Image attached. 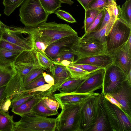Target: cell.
Instances as JSON below:
<instances>
[{"label": "cell", "mask_w": 131, "mask_h": 131, "mask_svg": "<svg viewBox=\"0 0 131 131\" xmlns=\"http://www.w3.org/2000/svg\"><path fill=\"white\" fill-rule=\"evenodd\" d=\"M80 38L77 35L60 39L48 46L44 52L49 58L53 61L59 53L65 50L71 49Z\"/></svg>", "instance_id": "obj_15"}, {"label": "cell", "mask_w": 131, "mask_h": 131, "mask_svg": "<svg viewBox=\"0 0 131 131\" xmlns=\"http://www.w3.org/2000/svg\"><path fill=\"white\" fill-rule=\"evenodd\" d=\"M44 70L40 67H35L32 69L23 79V86L29 83L42 74Z\"/></svg>", "instance_id": "obj_36"}, {"label": "cell", "mask_w": 131, "mask_h": 131, "mask_svg": "<svg viewBox=\"0 0 131 131\" xmlns=\"http://www.w3.org/2000/svg\"><path fill=\"white\" fill-rule=\"evenodd\" d=\"M20 52L0 48V66L13 64L16 59Z\"/></svg>", "instance_id": "obj_25"}, {"label": "cell", "mask_w": 131, "mask_h": 131, "mask_svg": "<svg viewBox=\"0 0 131 131\" xmlns=\"http://www.w3.org/2000/svg\"><path fill=\"white\" fill-rule=\"evenodd\" d=\"M11 100L10 98H6L0 107V109L3 111L8 112L11 105Z\"/></svg>", "instance_id": "obj_44"}, {"label": "cell", "mask_w": 131, "mask_h": 131, "mask_svg": "<svg viewBox=\"0 0 131 131\" xmlns=\"http://www.w3.org/2000/svg\"><path fill=\"white\" fill-rule=\"evenodd\" d=\"M16 73L13 64L0 66V88L6 86Z\"/></svg>", "instance_id": "obj_22"}, {"label": "cell", "mask_w": 131, "mask_h": 131, "mask_svg": "<svg viewBox=\"0 0 131 131\" xmlns=\"http://www.w3.org/2000/svg\"><path fill=\"white\" fill-rule=\"evenodd\" d=\"M0 48L10 51L19 52L26 51L17 45L2 39L0 41Z\"/></svg>", "instance_id": "obj_39"}, {"label": "cell", "mask_w": 131, "mask_h": 131, "mask_svg": "<svg viewBox=\"0 0 131 131\" xmlns=\"http://www.w3.org/2000/svg\"><path fill=\"white\" fill-rule=\"evenodd\" d=\"M1 39L22 48L31 50L35 48L34 28L9 26L1 23Z\"/></svg>", "instance_id": "obj_2"}, {"label": "cell", "mask_w": 131, "mask_h": 131, "mask_svg": "<svg viewBox=\"0 0 131 131\" xmlns=\"http://www.w3.org/2000/svg\"><path fill=\"white\" fill-rule=\"evenodd\" d=\"M24 1V0H19L17 4V8L21 5Z\"/></svg>", "instance_id": "obj_52"}, {"label": "cell", "mask_w": 131, "mask_h": 131, "mask_svg": "<svg viewBox=\"0 0 131 131\" xmlns=\"http://www.w3.org/2000/svg\"><path fill=\"white\" fill-rule=\"evenodd\" d=\"M104 9L100 12L92 23L85 33H88L91 31L96 30L99 28L104 17Z\"/></svg>", "instance_id": "obj_40"}, {"label": "cell", "mask_w": 131, "mask_h": 131, "mask_svg": "<svg viewBox=\"0 0 131 131\" xmlns=\"http://www.w3.org/2000/svg\"><path fill=\"white\" fill-rule=\"evenodd\" d=\"M34 34L48 46L62 38L78 35L68 25L55 21L43 23L34 28Z\"/></svg>", "instance_id": "obj_1"}, {"label": "cell", "mask_w": 131, "mask_h": 131, "mask_svg": "<svg viewBox=\"0 0 131 131\" xmlns=\"http://www.w3.org/2000/svg\"><path fill=\"white\" fill-rule=\"evenodd\" d=\"M19 1V0H3L4 14L7 16L10 15L17 8Z\"/></svg>", "instance_id": "obj_38"}, {"label": "cell", "mask_w": 131, "mask_h": 131, "mask_svg": "<svg viewBox=\"0 0 131 131\" xmlns=\"http://www.w3.org/2000/svg\"><path fill=\"white\" fill-rule=\"evenodd\" d=\"M36 55L40 67L44 70L50 72L54 64L53 62L46 56L44 51L37 50Z\"/></svg>", "instance_id": "obj_27"}, {"label": "cell", "mask_w": 131, "mask_h": 131, "mask_svg": "<svg viewBox=\"0 0 131 131\" xmlns=\"http://www.w3.org/2000/svg\"><path fill=\"white\" fill-rule=\"evenodd\" d=\"M1 39V34L0 33V41Z\"/></svg>", "instance_id": "obj_54"}, {"label": "cell", "mask_w": 131, "mask_h": 131, "mask_svg": "<svg viewBox=\"0 0 131 131\" xmlns=\"http://www.w3.org/2000/svg\"><path fill=\"white\" fill-rule=\"evenodd\" d=\"M45 92L41 94L34 96L20 105L12 109V111L20 116L31 112L34 107L42 100L43 96H46Z\"/></svg>", "instance_id": "obj_21"}, {"label": "cell", "mask_w": 131, "mask_h": 131, "mask_svg": "<svg viewBox=\"0 0 131 131\" xmlns=\"http://www.w3.org/2000/svg\"><path fill=\"white\" fill-rule=\"evenodd\" d=\"M54 63L50 72L54 79V83L48 90V94L51 95H53L60 86L71 77L66 66Z\"/></svg>", "instance_id": "obj_20"}, {"label": "cell", "mask_w": 131, "mask_h": 131, "mask_svg": "<svg viewBox=\"0 0 131 131\" xmlns=\"http://www.w3.org/2000/svg\"><path fill=\"white\" fill-rule=\"evenodd\" d=\"M126 80V77L122 70L113 63L105 69L101 93L104 95L113 93Z\"/></svg>", "instance_id": "obj_8"}, {"label": "cell", "mask_w": 131, "mask_h": 131, "mask_svg": "<svg viewBox=\"0 0 131 131\" xmlns=\"http://www.w3.org/2000/svg\"><path fill=\"white\" fill-rule=\"evenodd\" d=\"M44 105L49 110L58 113V110L60 107V104L54 98L53 95H46L42 100Z\"/></svg>", "instance_id": "obj_30"}, {"label": "cell", "mask_w": 131, "mask_h": 131, "mask_svg": "<svg viewBox=\"0 0 131 131\" xmlns=\"http://www.w3.org/2000/svg\"><path fill=\"white\" fill-rule=\"evenodd\" d=\"M20 20L26 27L35 28L46 22L49 15L39 0H24L19 9Z\"/></svg>", "instance_id": "obj_4"}, {"label": "cell", "mask_w": 131, "mask_h": 131, "mask_svg": "<svg viewBox=\"0 0 131 131\" xmlns=\"http://www.w3.org/2000/svg\"><path fill=\"white\" fill-rule=\"evenodd\" d=\"M70 65H71L89 72H91L99 69L101 68L98 67L87 64H70Z\"/></svg>", "instance_id": "obj_43"}, {"label": "cell", "mask_w": 131, "mask_h": 131, "mask_svg": "<svg viewBox=\"0 0 131 131\" xmlns=\"http://www.w3.org/2000/svg\"><path fill=\"white\" fill-rule=\"evenodd\" d=\"M62 3L69 4L70 5L74 3V2L71 0H60Z\"/></svg>", "instance_id": "obj_51"}, {"label": "cell", "mask_w": 131, "mask_h": 131, "mask_svg": "<svg viewBox=\"0 0 131 131\" xmlns=\"http://www.w3.org/2000/svg\"><path fill=\"white\" fill-rule=\"evenodd\" d=\"M57 16L66 21L73 23L77 22L73 16L69 13L60 9L57 10L55 12Z\"/></svg>", "instance_id": "obj_41"}, {"label": "cell", "mask_w": 131, "mask_h": 131, "mask_svg": "<svg viewBox=\"0 0 131 131\" xmlns=\"http://www.w3.org/2000/svg\"><path fill=\"white\" fill-rule=\"evenodd\" d=\"M113 63L112 55L110 53L77 58L71 64H87L106 68Z\"/></svg>", "instance_id": "obj_19"}, {"label": "cell", "mask_w": 131, "mask_h": 131, "mask_svg": "<svg viewBox=\"0 0 131 131\" xmlns=\"http://www.w3.org/2000/svg\"><path fill=\"white\" fill-rule=\"evenodd\" d=\"M75 56L71 49L65 50L59 53L52 61L54 63L59 64L63 61L67 60L72 63L75 61Z\"/></svg>", "instance_id": "obj_35"}, {"label": "cell", "mask_w": 131, "mask_h": 131, "mask_svg": "<svg viewBox=\"0 0 131 131\" xmlns=\"http://www.w3.org/2000/svg\"><path fill=\"white\" fill-rule=\"evenodd\" d=\"M81 104L60 106L61 112L56 118V131H80L79 111Z\"/></svg>", "instance_id": "obj_5"}, {"label": "cell", "mask_w": 131, "mask_h": 131, "mask_svg": "<svg viewBox=\"0 0 131 131\" xmlns=\"http://www.w3.org/2000/svg\"><path fill=\"white\" fill-rule=\"evenodd\" d=\"M121 105L122 110L131 117V85L126 80L114 92L110 94Z\"/></svg>", "instance_id": "obj_16"}, {"label": "cell", "mask_w": 131, "mask_h": 131, "mask_svg": "<svg viewBox=\"0 0 131 131\" xmlns=\"http://www.w3.org/2000/svg\"><path fill=\"white\" fill-rule=\"evenodd\" d=\"M121 9V18L131 25V0H126Z\"/></svg>", "instance_id": "obj_33"}, {"label": "cell", "mask_w": 131, "mask_h": 131, "mask_svg": "<svg viewBox=\"0 0 131 131\" xmlns=\"http://www.w3.org/2000/svg\"><path fill=\"white\" fill-rule=\"evenodd\" d=\"M37 50L21 52L16 59L13 65L17 73L23 79L34 68L40 67L36 55Z\"/></svg>", "instance_id": "obj_10"}, {"label": "cell", "mask_w": 131, "mask_h": 131, "mask_svg": "<svg viewBox=\"0 0 131 131\" xmlns=\"http://www.w3.org/2000/svg\"><path fill=\"white\" fill-rule=\"evenodd\" d=\"M109 12L113 14L116 19L121 18V12L120 5H117L116 1L111 2L107 7Z\"/></svg>", "instance_id": "obj_42"}, {"label": "cell", "mask_w": 131, "mask_h": 131, "mask_svg": "<svg viewBox=\"0 0 131 131\" xmlns=\"http://www.w3.org/2000/svg\"><path fill=\"white\" fill-rule=\"evenodd\" d=\"M116 19L114 16H112L102 27L96 30L85 33L80 37V39L96 43H106V36L110 32Z\"/></svg>", "instance_id": "obj_18"}, {"label": "cell", "mask_w": 131, "mask_h": 131, "mask_svg": "<svg viewBox=\"0 0 131 131\" xmlns=\"http://www.w3.org/2000/svg\"><path fill=\"white\" fill-rule=\"evenodd\" d=\"M1 16V14H0V17ZM2 21L0 20V33L1 34L2 33V30H1V23Z\"/></svg>", "instance_id": "obj_53"}, {"label": "cell", "mask_w": 131, "mask_h": 131, "mask_svg": "<svg viewBox=\"0 0 131 131\" xmlns=\"http://www.w3.org/2000/svg\"><path fill=\"white\" fill-rule=\"evenodd\" d=\"M66 67L70 74V77L73 78H84L90 72L71 65H69Z\"/></svg>", "instance_id": "obj_32"}, {"label": "cell", "mask_w": 131, "mask_h": 131, "mask_svg": "<svg viewBox=\"0 0 131 131\" xmlns=\"http://www.w3.org/2000/svg\"><path fill=\"white\" fill-rule=\"evenodd\" d=\"M47 83L45 81L42 74L21 88L20 93L37 88Z\"/></svg>", "instance_id": "obj_34"}, {"label": "cell", "mask_w": 131, "mask_h": 131, "mask_svg": "<svg viewBox=\"0 0 131 131\" xmlns=\"http://www.w3.org/2000/svg\"><path fill=\"white\" fill-rule=\"evenodd\" d=\"M42 100L34 107L31 110L32 112L44 117L56 115L58 114V113L51 111L47 108L43 104Z\"/></svg>", "instance_id": "obj_31"}, {"label": "cell", "mask_w": 131, "mask_h": 131, "mask_svg": "<svg viewBox=\"0 0 131 131\" xmlns=\"http://www.w3.org/2000/svg\"><path fill=\"white\" fill-rule=\"evenodd\" d=\"M77 58L91 57L108 53L106 43H101L79 39L71 48Z\"/></svg>", "instance_id": "obj_9"}, {"label": "cell", "mask_w": 131, "mask_h": 131, "mask_svg": "<svg viewBox=\"0 0 131 131\" xmlns=\"http://www.w3.org/2000/svg\"><path fill=\"white\" fill-rule=\"evenodd\" d=\"M97 96L90 98L80 105L79 111L80 131H90L94 123L95 106Z\"/></svg>", "instance_id": "obj_11"}, {"label": "cell", "mask_w": 131, "mask_h": 131, "mask_svg": "<svg viewBox=\"0 0 131 131\" xmlns=\"http://www.w3.org/2000/svg\"><path fill=\"white\" fill-rule=\"evenodd\" d=\"M131 35V25L121 18L116 19L106 37V43L108 53L126 43Z\"/></svg>", "instance_id": "obj_7"}, {"label": "cell", "mask_w": 131, "mask_h": 131, "mask_svg": "<svg viewBox=\"0 0 131 131\" xmlns=\"http://www.w3.org/2000/svg\"><path fill=\"white\" fill-rule=\"evenodd\" d=\"M105 69L101 68L90 73L74 92L92 93L102 88L103 86Z\"/></svg>", "instance_id": "obj_12"}, {"label": "cell", "mask_w": 131, "mask_h": 131, "mask_svg": "<svg viewBox=\"0 0 131 131\" xmlns=\"http://www.w3.org/2000/svg\"><path fill=\"white\" fill-rule=\"evenodd\" d=\"M18 121L15 122L14 131H55L56 118L40 116L32 112L24 114Z\"/></svg>", "instance_id": "obj_3"}, {"label": "cell", "mask_w": 131, "mask_h": 131, "mask_svg": "<svg viewBox=\"0 0 131 131\" xmlns=\"http://www.w3.org/2000/svg\"><path fill=\"white\" fill-rule=\"evenodd\" d=\"M103 101L111 131H131V117L110 102L104 95Z\"/></svg>", "instance_id": "obj_6"}, {"label": "cell", "mask_w": 131, "mask_h": 131, "mask_svg": "<svg viewBox=\"0 0 131 131\" xmlns=\"http://www.w3.org/2000/svg\"><path fill=\"white\" fill-rule=\"evenodd\" d=\"M98 93H80L74 92L66 93L53 94V96L59 103L63 105L80 104L90 97L98 96Z\"/></svg>", "instance_id": "obj_17"}, {"label": "cell", "mask_w": 131, "mask_h": 131, "mask_svg": "<svg viewBox=\"0 0 131 131\" xmlns=\"http://www.w3.org/2000/svg\"><path fill=\"white\" fill-rule=\"evenodd\" d=\"M110 3L108 0H91L86 10L96 9L102 10L107 7Z\"/></svg>", "instance_id": "obj_37"}, {"label": "cell", "mask_w": 131, "mask_h": 131, "mask_svg": "<svg viewBox=\"0 0 131 131\" xmlns=\"http://www.w3.org/2000/svg\"><path fill=\"white\" fill-rule=\"evenodd\" d=\"M104 10L105 12L104 17L102 24L99 28L98 29L100 28L103 26L109 20L112 16H114V15H111L109 12L107 10V7L104 8Z\"/></svg>", "instance_id": "obj_46"}, {"label": "cell", "mask_w": 131, "mask_h": 131, "mask_svg": "<svg viewBox=\"0 0 131 131\" xmlns=\"http://www.w3.org/2000/svg\"><path fill=\"white\" fill-rule=\"evenodd\" d=\"M14 122L13 115L0 109V131H14Z\"/></svg>", "instance_id": "obj_24"}, {"label": "cell", "mask_w": 131, "mask_h": 131, "mask_svg": "<svg viewBox=\"0 0 131 131\" xmlns=\"http://www.w3.org/2000/svg\"><path fill=\"white\" fill-rule=\"evenodd\" d=\"M41 4L49 15L54 13L58 9L61 7L62 3L60 0H39Z\"/></svg>", "instance_id": "obj_28"}, {"label": "cell", "mask_w": 131, "mask_h": 131, "mask_svg": "<svg viewBox=\"0 0 131 131\" xmlns=\"http://www.w3.org/2000/svg\"><path fill=\"white\" fill-rule=\"evenodd\" d=\"M6 86L0 88V107L6 98Z\"/></svg>", "instance_id": "obj_48"}, {"label": "cell", "mask_w": 131, "mask_h": 131, "mask_svg": "<svg viewBox=\"0 0 131 131\" xmlns=\"http://www.w3.org/2000/svg\"><path fill=\"white\" fill-rule=\"evenodd\" d=\"M126 43L129 51L131 52V35L129 36Z\"/></svg>", "instance_id": "obj_50"}, {"label": "cell", "mask_w": 131, "mask_h": 131, "mask_svg": "<svg viewBox=\"0 0 131 131\" xmlns=\"http://www.w3.org/2000/svg\"><path fill=\"white\" fill-rule=\"evenodd\" d=\"M103 95L97 96L95 106V121L90 131H109L111 129L104 105Z\"/></svg>", "instance_id": "obj_13"}, {"label": "cell", "mask_w": 131, "mask_h": 131, "mask_svg": "<svg viewBox=\"0 0 131 131\" xmlns=\"http://www.w3.org/2000/svg\"><path fill=\"white\" fill-rule=\"evenodd\" d=\"M85 78L75 79L70 77L60 86L56 91L63 93L74 92L79 87Z\"/></svg>", "instance_id": "obj_23"}, {"label": "cell", "mask_w": 131, "mask_h": 131, "mask_svg": "<svg viewBox=\"0 0 131 131\" xmlns=\"http://www.w3.org/2000/svg\"><path fill=\"white\" fill-rule=\"evenodd\" d=\"M85 10L87 9L88 5L91 0H77ZM110 2L116 0H108Z\"/></svg>", "instance_id": "obj_49"}, {"label": "cell", "mask_w": 131, "mask_h": 131, "mask_svg": "<svg viewBox=\"0 0 131 131\" xmlns=\"http://www.w3.org/2000/svg\"><path fill=\"white\" fill-rule=\"evenodd\" d=\"M102 10L96 9H89L85 10L84 25L82 27V28L84 29L85 32Z\"/></svg>", "instance_id": "obj_29"}, {"label": "cell", "mask_w": 131, "mask_h": 131, "mask_svg": "<svg viewBox=\"0 0 131 131\" xmlns=\"http://www.w3.org/2000/svg\"><path fill=\"white\" fill-rule=\"evenodd\" d=\"M108 53L112 55L113 63L122 70L126 77L131 71V52L126 42Z\"/></svg>", "instance_id": "obj_14"}, {"label": "cell", "mask_w": 131, "mask_h": 131, "mask_svg": "<svg viewBox=\"0 0 131 131\" xmlns=\"http://www.w3.org/2000/svg\"><path fill=\"white\" fill-rule=\"evenodd\" d=\"M43 92H35L29 93L27 91L21 92L11 100L10 107L14 108L24 103L34 96L42 94Z\"/></svg>", "instance_id": "obj_26"}, {"label": "cell", "mask_w": 131, "mask_h": 131, "mask_svg": "<svg viewBox=\"0 0 131 131\" xmlns=\"http://www.w3.org/2000/svg\"><path fill=\"white\" fill-rule=\"evenodd\" d=\"M42 74L44 80L47 83L50 84L52 86L54 85V79L51 75L47 74L46 72H44Z\"/></svg>", "instance_id": "obj_47"}, {"label": "cell", "mask_w": 131, "mask_h": 131, "mask_svg": "<svg viewBox=\"0 0 131 131\" xmlns=\"http://www.w3.org/2000/svg\"><path fill=\"white\" fill-rule=\"evenodd\" d=\"M104 96L111 103L117 106L122 110V106L110 94H106L104 95Z\"/></svg>", "instance_id": "obj_45"}]
</instances>
